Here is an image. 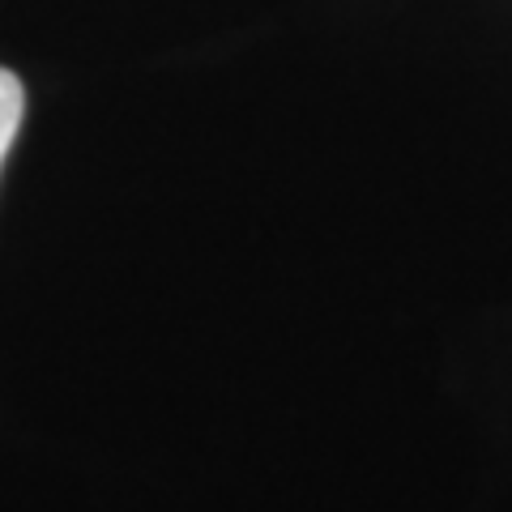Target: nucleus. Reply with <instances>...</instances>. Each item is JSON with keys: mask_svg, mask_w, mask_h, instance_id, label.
<instances>
[{"mask_svg": "<svg viewBox=\"0 0 512 512\" xmlns=\"http://www.w3.org/2000/svg\"><path fill=\"white\" fill-rule=\"evenodd\" d=\"M22 116H26V90L9 69H0V167H5L9 146L22 128Z\"/></svg>", "mask_w": 512, "mask_h": 512, "instance_id": "obj_1", "label": "nucleus"}]
</instances>
